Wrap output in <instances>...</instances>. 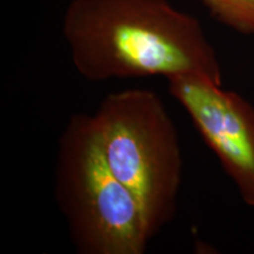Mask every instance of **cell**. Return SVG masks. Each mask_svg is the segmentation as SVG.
Listing matches in <instances>:
<instances>
[{"label":"cell","mask_w":254,"mask_h":254,"mask_svg":"<svg viewBox=\"0 0 254 254\" xmlns=\"http://www.w3.org/2000/svg\"><path fill=\"white\" fill-rule=\"evenodd\" d=\"M63 33L73 65L88 81L194 74L222 84L200 21L168 0H72Z\"/></svg>","instance_id":"6da1fadb"},{"label":"cell","mask_w":254,"mask_h":254,"mask_svg":"<svg viewBox=\"0 0 254 254\" xmlns=\"http://www.w3.org/2000/svg\"><path fill=\"white\" fill-rule=\"evenodd\" d=\"M55 195L80 254H142L152 239L142 209L111 170L93 116L74 114L59 138Z\"/></svg>","instance_id":"7a4b0ae2"},{"label":"cell","mask_w":254,"mask_h":254,"mask_svg":"<svg viewBox=\"0 0 254 254\" xmlns=\"http://www.w3.org/2000/svg\"><path fill=\"white\" fill-rule=\"evenodd\" d=\"M93 118L111 170L138 201L153 238L173 220L183 179L172 118L161 98L146 88L106 95Z\"/></svg>","instance_id":"3957f363"},{"label":"cell","mask_w":254,"mask_h":254,"mask_svg":"<svg viewBox=\"0 0 254 254\" xmlns=\"http://www.w3.org/2000/svg\"><path fill=\"white\" fill-rule=\"evenodd\" d=\"M168 91L184 107L202 140L247 206L254 208V107L237 92L202 75L168 78Z\"/></svg>","instance_id":"277c9868"},{"label":"cell","mask_w":254,"mask_h":254,"mask_svg":"<svg viewBox=\"0 0 254 254\" xmlns=\"http://www.w3.org/2000/svg\"><path fill=\"white\" fill-rule=\"evenodd\" d=\"M219 23L238 33L254 36V0H199Z\"/></svg>","instance_id":"5b68a950"}]
</instances>
